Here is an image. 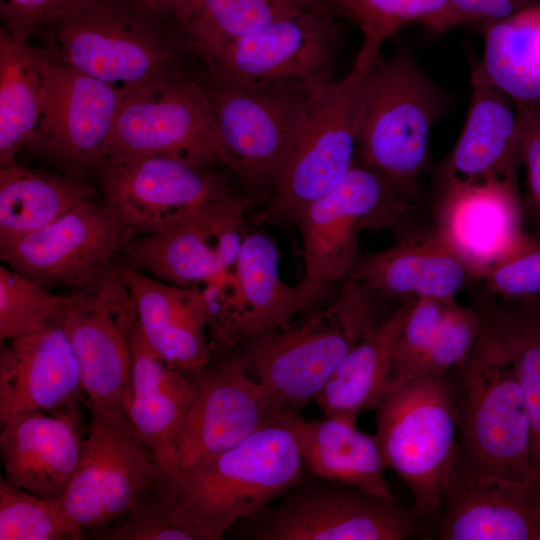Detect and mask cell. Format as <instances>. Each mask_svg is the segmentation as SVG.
Returning <instances> with one entry per match:
<instances>
[{
  "label": "cell",
  "mask_w": 540,
  "mask_h": 540,
  "mask_svg": "<svg viewBox=\"0 0 540 540\" xmlns=\"http://www.w3.org/2000/svg\"><path fill=\"white\" fill-rule=\"evenodd\" d=\"M468 356L452 368L457 399L454 467L486 479L533 485L531 430L503 308H484Z\"/></svg>",
  "instance_id": "cell-1"
},
{
  "label": "cell",
  "mask_w": 540,
  "mask_h": 540,
  "mask_svg": "<svg viewBox=\"0 0 540 540\" xmlns=\"http://www.w3.org/2000/svg\"><path fill=\"white\" fill-rule=\"evenodd\" d=\"M303 458L285 412L237 446L170 478L178 516L200 540H219L239 521L258 516L295 487Z\"/></svg>",
  "instance_id": "cell-2"
},
{
  "label": "cell",
  "mask_w": 540,
  "mask_h": 540,
  "mask_svg": "<svg viewBox=\"0 0 540 540\" xmlns=\"http://www.w3.org/2000/svg\"><path fill=\"white\" fill-rule=\"evenodd\" d=\"M381 298L347 280L324 308L245 341L239 353L278 413L300 412L315 400L346 355L388 316Z\"/></svg>",
  "instance_id": "cell-3"
},
{
  "label": "cell",
  "mask_w": 540,
  "mask_h": 540,
  "mask_svg": "<svg viewBox=\"0 0 540 540\" xmlns=\"http://www.w3.org/2000/svg\"><path fill=\"white\" fill-rule=\"evenodd\" d=\"M37 31L54 60L126 93L184 72L166 24L126 0H76Z\"/></svg>",
  "instance_id": "cell-4"
},
{
  "label": "cell",
  "mask_w": 540,
  "mask_h": 540,
  "mask_svg": "<svg viewBox=\"0 0 540 540\" xmlns=\"http://www.w3.org/2000/svg\"><path fill=\"white\" fill-rule=\"evenodd\" d=\"M375 411V435L387 467L411 491L413 508L423 518L439 519L457 450L452 369L387 389Z\"/></svg>",
  "instance_id": "cell-5"
},
{
  "label": "cell",
  "mask_w": 540,
  "mask_h": 540,
  "mask_svg": "<svg viewBox=\"0 0 540 540\" xmlns=\"http://www.w3.org/2000/svg\"><path fill=\"white\" fill-rule=\"evenodd\" d=\"M372 65L354 62L340 80L306 98L303 118L269 202L248 216L253 226L295 225L302 211L325 195L355 163L363 80Z\"/></svg>",
  "instance_id": "cell-6"
},
{
  "label": "cell",
  "mask_w": 540,
  "mask_h": 540,
  "mask_svg": "<svg viewBox=\"0 0 540 540\" xmlns=\"http://www.w3.org/2000/svg\"><path fill=\"white\" fill-rule=\"evenodd\" d=\"M439 100L423 71L404 54L380 56L363 80L356 154L404 194L414 192L427 165Z\"/></svg>",
  "instance_id": "cell-7"
},
{
  "label": "cell",
  "mask_w": 540,
  "mask_h": 540,
  "mask_svg": "<svg viewBox=\"0 0 540 540\" xmlns=\"http://www.w3.org/2000/svg\"><path fill=\"white\" fill-rule=\"evenodd\" d=\"M320 6L202 52L207 72L255 88L308 96L334 80L340 30Z\"/></svg>",
  "instance_id": "cell-8"
},
{
  "label": "cell",
  "mask_w": 540,
  "mask_h": 540,
  "mask_svg": "<svg viewBox=\"0 0 540 540\" xmlns=\"http://www.w3.org/2000/svg\"><path fill=\"white\" fill-rule=\"evenodd\" d=\"M150 155L227 167L201 75L184 71L126 93L105 156Z\"/></svg>",
  "instance_id": "cell-9"
},
{
  "label": "cell",
  "mask_w": 540,
  "mask_h": 540,
  "mask_svg": "<svg viewBox=\"0 0 540 540\" xmlns=\"http://www.w3.org/2000/svg\"><path fill=\"white\" fill-rule=\"evenodd\" d=\"M229 168L254 196L272 193L294 145L307 96L201 75Z\"/></svg>",
  "instance_id": "cell-10"
},
{
  "label": "cell",
  "mask_w": 540,
  "mask_h": 540,
  "mask_svg": "<svg viewBox=\"0 0 540 540\" xmlns=\"http://www.w3.org/2000/svg\"><path fill=\"white\" fill-rule=\"evenodd\" d=\"M424 518L398 501L349 485L321 480L287 492L247 520L254 540H404L416 537Z\"/></svg>",
  "instance_id": "cell-11"
},
{
  "label": "cell",
  "mask_w": 540,
  "mask_h": 540,
  "mask_svg": "<svg viewBox=\"0 0 540 540\" xmlns=\"http://www.w3.org/2000/svg\"><path fill=\"white\" fill-rule=\"evenodd\" d=\"M88 436L74 476L60 498L73 525L105 528L121 518L164 473L119 409L84 404Z\"/></svg>",
  "instance_id": "cell-12"
},
{
  "label": "cell",
  "mask_w": 540,
  "mask_h": 540,
  "mask_svg": "<svg viewBox=\"0 0 540 540\" xmlns=\"http://www.w3.org/2000/svg\"><path fill=\"white\" fill-rule=\"evenodd\" d=\"M133 299L119 265L77 289L53 323L67 335L76 355L86 398L83 404L126 413L131 395Z\"/></svg>",
  "instance_id": "cell-13"
},
{
  "label": "cell",
  "mask_w": 540,
  "mask_h": 540,
  "mask_svg": "<svg viewBox=\"0 0 540 540\" xmlns=\"http://www.w3.org/2000/svg\"><path fill=\"white\" fill-rule=\"evenodd\" d=\"M399 193L382 174L355 160L339 184L302 211L295 226L303 245L304 275L297 285L307 311L348 280L361 257L360 231Z\"/></svg>",
  "instance_id": "cell-14"
},
{
  "label": "cell",
  "mask_w": 540,
  "mask_h": 540,
  "mask_svg": "<svg viewBox=\"0 0 540 540\" xmlns=\"http://www.w3.org/2000/svg\"><path fill=\"white\" fill-rule=\"evenodd\" d=\"M252 202L233 192L204 202L162 230L129 241L121 250L122 265L171 284L199 287L234 268Z\"/></svg>",
  "instance_id": "cell-15"
},
{
  "label": "cell",
  "mask_w": 540,
  "mask_h": 540,
  "mask_svg": "<svg viewBox=\"0 0 540 540\" xmlns=\"http://www.w3.org/2000/svg\"><path fill=\"white\" fill-rule=\"evenodd\" d=\"M209 304L208 333L220 358L240 342L285 327L306 310L298 285L279 272L274 240L259 230L247 231L232 271L199 287Z\"/></svg>",
  "instance_id": "cell-16"
},
{
  "label": "cell",
  "mask_w": 540,
  "mask_h": 540,
  "mask_svg": "<svg viewBox=\"0 0 540 540\" xmlns=\"http://www.w3.org/2000/svg\"><path fill=\"white\" fill-rule=\"evenodd\" d=\"M94 170L128 242L232 192L220 175L163 155L105 156Z\"/></svg>",
  "instance_id": "cell-17"
},
{
  "label": "cell",
  "mask_w": 540,
  "mask_h": 540,
  "mask_svg": "<svg viewBox=\"0 0 540 540\" xmlns=\"http://www.w3.org/2000/svg\"><path fill=\"white\" fill-rule=\"evenodd\" d=\"M126 92L51 56L44 70L37 127L26 147L67 168L95 169L105 157Z\"/></svg>",
  "instance_id": "cell-18"
},
{
  "label": "cell",
  "mask_w": 540,
  "mask_h": 540,
  "mask_svg": "<svg viewBox=\"0 0 540 540\" xmlns=\"http://www.w3.org/2000/svg\"><path fill=\"white\" fill-rule=\"evenodd\" d=\"M127 242L113 209L92 199L30 235L0 243V257L5 265L43 286L81 289L110 266Z\"/></svg>",
  "instance_id": "cell-19"
},
{
  "label": "cell",
  "mask_w": 540,
  "mask_h": 540,
  "mask_svg": "<svg viewBox=\"0 0 540 540\" xmlns=\"http://www.w3.org/2000/svg\"><path fill=\"white\" fill-rule=\"evenodd\" d=\"M247 371L241 354L230 353L191 372L194 393L177 434L181 469L237 446L280 414Z\"/></svg>",
  "instance_id": "cell-20"
},
{
  "label": "cell",
  "mask_w": 540,
  "mask_h": 540,
  "mask_svg": "<svg viewBox=\"0 0 540 540\" xmlns=\"http://www.w3.org/2000/svg\"><path fill=\"white\" fill-rule=\"evenodd\" d=\"M433 232L482 279L499 261L520 249L531 234L522 229L517 180L468 181L445 176Z\"/></svg>",
  "instance_id": "cell-21"
},
{
  "label": "cell",
  "mask_w": 540,
  "mask_h": 540,
  "mask_svg": "<svg viewBox=\"0 0 540 540\" xmlns=\"http://www.w3.org/2000/svg\"><path fill=\"white\" fill-rule=\"evenodd\" d=\"M85 398L76 355L57 323L10 340L1 350V424L18 414L78 409Z\"/></svg>",
  "instance_id": "cell-22"
},
{
  "label": "cell",
  "mask_w": 540,
  "mask_h": 540,
  "mask_svg": "<svg viewBox=\"0 0 540 540\" xmlns=\"http://www.w3.org/2000/svg\"><path fill=\"white\" fill-rule=\"evenodd\" d=\"M139 329L153 352L171 368L192 372L211 362L209 304L196 287L171 284L119 265Z\"/></svg>",
  "instance_id": "cell-23"
},
{
  "label": "cell",
  "mask_w": 540,
  "mask_h": 540,
  "mask_svg": "<svg viewBox=\"0 0 540 540\" xmlns=\"http://www.w3.org/2000/svg\"><path fill=\"white\" fill-rule=\"evenodd\" d=\"M79 424L78 409L18 414L2 423L3 480L42 498H62L83 451Z\"/></svg>",
  "instance_id": "cell-24"
},
{
  "label": "cell",
  "mask_w": 540,
  "mask_h": 540,
  "mask_svg": "<svg viewBox=\"0 0 540 540\" xmlns=\"http://www.w3.org/2000/svg\"><path fill=\"white\" fill-rule=\"evenodd\" d=\"M533 485L477 478L452 468L439 517L441 540H540Z\"/></svg>",
  "instance_id": "cell-25"
},
{
  "label": "cell",
  "mask_w": 540,
  "mask_h": 540,
  "mask_svg": "<svg viewBox=\"0 0 540 540\" xmlns=\"http://www.w3.org/2000/svg\"><path fill=\"white\" fill-rule=\"evenodd\" d=\"M130 343L131 395L126 414L161 471L175 480L182 470L177 434L193 397L192 374L171 368L153 352L137 318Z\"/></svg>",
  "instance_id": "cell-26"
},
{
  "label": "cell",
  "mask_w": 540,
  "mask_h": 540,
  "mask_svg": "<svg viewBox=\"0 0 540 540\" xmlns=\"http://www.w3.org/2000/svg\"><path fill=\"white\" fill-rule=\"evenodd\" d=\"M513 104L478 68L473 70L469 109L448 156L445 176L468 181L517 180L522 130Z\"/></svg>",
  "instance_id": "cell-27"
},
{
  "label": "cell",
  "mask_w": 540,
  "mask_h": 540,
  "mask_svg": "<svg viewBox=\"0 0 540 540\" xmlns=\"http://www.w3.org/2000/svg\"><path fill=\"white\" fill-rule=\"evenodd\" d=\"M471 274L434 234L361 256L348 280L382 298H455Z\"/></svg>",
  "instance_id": "cell-28"
},
{
  "label": "cell",
  "mask_w": 540,
  "mask_h": 540,
  "mask_svg": "<svg viewBox=\"0 0 540 540\" xmlns=\"http://www.w3.org/2000/svg\"><path fill=\"white\" fill-rule=\"evenodd\" d=\"M285 413L304 464L318 477L397 501L384 476L387 465L376 435L337 417L306 420L298 411Z\"/></svg>",
  "instance_id": "cell-29"
},
{
  "label": "cell",
  "mask_w": 540,
  "mask_h": 540,
  "mask_svg": "<svg viewBox=\"0 0 540 540\" xmlns=\"http://www.w3.org/2000/svg\"><path fill=\"white\" fill-rule=\"evenodd\" d=\"M414 300H405L343 359L315 401L324 415L356 423L384 395L398 339Z\"/></svg>",
  "instance_id": "cell-30"
},
{
  "label": "cell",
  "mask_w": 540,
  "mask_h": 540,
  "mask_svg": "<svg viewBox=\"0 0 540 540\" xmlns=\"http://www.w3.org/2000/svg\"><path fill=\"white\" fill-rule=\"evenodd\" d=\"M95 192L76 179L31 170L12 161L0 168V243L40 230L94 199Z\"/></svg>",
  "instance_id": "cell-31"
},
{
  "label": "cell",
  "mask_w": 540,
  "mask_h": 540,
  "mask_svg": "<svg viewBox=\"0 0 540 540\" xmlns=\"http://www.w3.org/2000/svg\"><path fill=\"white\" fill-rule=\"evenodd\" d=\"M479 71L515 105H540V1L503 19L482 23Z\"/></svg>",
  "instance_id": "cell-32"
},
{
  "label": "cell",
  "mask_w": 540,
  "mask_h": 540,
  "mask_svg": "<svg viewBox=\"0 0 540 540\" xmlns=\"http://www.w3.org/2000/svg\"><path fill=\"white\" fill-rule=\"evenodd\" d=\"M47 48L13 40L0 31V168L15 160L37 127Z\"/></svg>",
  "instance_id": "cell-33"
},
{
  "label": "cell",
  "mask_w": 540,
  "mask_h": 540,
  "mask_svg": "<svg viewBox=\"0 0 540 540\" xmlns=\"http://www.w3.org/2000/svg\"><path fill=\"white\" fill-rule=\"evenodd\" d=\"M314 5L311 0H198L173 26L200 55Z\"/></svg>",
  "instance_id": "cell-34"
},
{
  "label": "cell",
  "mask_w": 540,
  "mask_h": 540,
  "mask_svg": "<svg viewBox=\"0 0 540 540\" xmlns=\"http://www.w3.org/2000/svg\"><path fill=\"white\" fill-rule=\"evenodd\" d=\"M504 309L530 423L533 486L540 492V299Z\"/></svg>",
  "instance_id": "cell-35"
},
{
  "label": "cell",
  "mask_w": 540,
  "mask_h": 540,
  "mask_svg": "<svg viewBox=\"0 0 540 540\" xmlns=\"http://www.w3.org/2000/svg\"><path fill=\"white\" fill-rule=\"evenodd\" d=\"M446 0H336L333 13L355 23L363 37L356 59L372 63L385 41L409 23L425 24L445 6Z\"/></svg>",
  "instance_id": "cell-36"
},
{
  "label": "cell",
  "mask_w": 540,
  "mask_h": 540,
  "mask_svg": "<svg viewBox=\"0 0 540 540\" xmlns=\"http://www.w3.org/2000/svg\"><path fill=\"white\" fill-rule=\"evenodd\" d=\"M71 299V294L51 292L48 287L0 266V340L3 344L50 326Z\"/></svg>",
  "instance_id": "cell-37"
},
{
  "label": "cell",
  "mask_w": 540,
  "mask_h": 540,
  "mask_svg": "<svg viewBox=\"0 0 540 540\" xmlns=\"http://www.w3.org/2000/svg\"><path fill=\"white\" fill-rule=\"evenodd\" d=\"M60 499H46L0 480V540L80 539Z\"/></svg>",
  "instance_id": "cell-38"
},
{
  "label": "cell",
  "mask_w": 540,
  "mask_h": 540,
  "mask_svg": "<svg viewBox=\"0 0 540 540\" xmlns=\"http://www.w3.org/2000/svg\"><path fill=\"white\" fill-rule=\"evenodd\" d=\"M105 527L101 538L111 540H200L176 513L170 477L163 475L144 491L121 518Z\"/></svg>",
  "instance_id": "cell-39"
},
{
  "label": "cell",
  "mask_w": 540,
  "mask_h": 540,
  "mask_svg": "<svg viewBox=\"0 0 540 540\" xmlns=\"http://www.w3.org/2000/svg\"><path fill=\"white\" fill-rule=\"evenodd\" d=\"M482 322L481 310L456 302L405 380L421 374L446 372L460 364L472 350Z\"/></svg>",
  "instance_id": "cell-40"
},
{
  "label": "cell",
  "mask_w": 540,
  "mask_h": 540,
  "mask_svg": "<svg viewBox=\"0 0 540 540\" xmlns=\"http://www.w3.org/2000/svg\"><path fill=\"white\" fill-rule=\"evenodd\" d=\"M455 303V298L427 297L413 301L397 342L387 389L407 378Z\"/></svg>",
  "instance_id": "cell-41"
},
{
  "label": "cell",
  "mask_w": 540,
  "mask_h": 540,
  "mask_svg": "<svg viewBox=\"0 0 540 540\" xmlns=\"http://www.w3.org/2000/svg\"><path fill=\"white\" fill-rule=\"evenodd\" d=\"M495 293L527 300L540 294V235H531L513 254L499 261L482 278Z\"/></svg>",
  "instance_id": "cell-42"
},
{
  "label": "cell",
  "mask_w": 540,
  "mask_h": 540,
  "mask_svg": "<svg viewBox=\"0 0 540 540\" xmlns=\"http://www.w3.org/2000/svg\"><path fill=\"white\" fill-rule=\"evenodd\" d=\"M540 0H446L444 8L424 25L436 33L468 22L508 17Z\"/></svg>",
  "instance_id": "cell-43"
},
{
  "label": "cell",
  "mask_w": 540,
  "mask_h": 540,
  "mask_svg": "<svg viewBox=\"0 0 540 540\" xmlns=\"http://www.w3.org/2000/svg\"><path fill=\"white\" fill-rule=\"evenodd\" d=\"M522 130L521 164L526 173V204L540 235V108L517 105Z\"/></svg>",
  "instance_id": "cell-44"
},
{
  "label": "cell",
  "mask_w": 540,
  "mask_h": 540,
  "mask_svg": "<svg viewBox=\"0 0 540 540\" xmlns=\"http://www.w3.org/2000/svg\"><path fill=\"white\" fill-rule=\"evenodd\" d=\"M76 0H1L5 32L15 41H28L46 21Z\"/></svg>",
  "instance_id": "cell-45"
},
{
  "label": "cell",
  "mask_w": 540,
  "mask_h": 540,
  "mask_svg": "<svg viewBox=\"0 0 540 540\" xmlns=\"http://www.w3.org/2000/svg\"><path fill=\"white\" fill-rule=\"evenodd\" d=\"M144 17L163 24H176L198 0H126Z\"/></svg>",
  "instance_id": "cell-46"
},
{
  "label": "cell",
  "mask_w": 540,
  "mask_h": 540,
  "mask_svg": "<svg viewBox=\"0 0 540 540\" xmlns=\"http://www.w3.org/2000/svg\"><path fill=\"white\" fill-rule=\"evenodd\" d=\"M314 4L317 6H320L328 11H330L333 15V7L336 0H311Z\"/></svg>",
  "instance_id": "cell-47"
},
{
  "label": "cell",
  "mask_w": 540,
  "mask_h": 540,
  "mask_svg": "<svg viewBox=\"0 0 540 540\" xmlns=\"http://www.w3.org/2000/svg\"><path fill=\"white\" fill-rule=\"evenodd\" d=\"M537 518H538V526H539V534H540V492L537 496Z\"/></svg>",
  "instance_id": "cell-48"
}]
</instances>
